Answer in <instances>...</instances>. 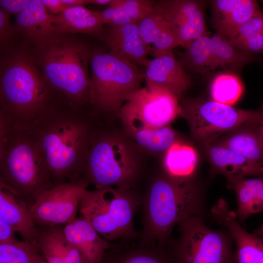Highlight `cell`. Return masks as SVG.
Masks as SVG:
<instances>
[{"mask_svg":"<svg viewBox=\"0 0 263 263\" xmlns=\"http://www.w3.org/2000/svg\"><path fill=\"white\" fill-rule=\"evenodd\" d=\"M0 60V129H29L64 100L46 82L29 46L13 42Z\"/></svg>","mask_w":263,"mask_h":263,"instance_id":"1","label":"cell"},{"mask_svg":"<svg viewBox=\"0 0 263 263\" xmlns=\"http://www.w3.org/2000/svg\"><path fill=\"white\" fill-rule=\"evenodd\" d=\"M92 115L65 101L54 106L29 129L51 173L54 187L79 180L96 129Z\"/></svg>","mask_w":263,"mask_h":263,"instance_id":"2","label":"cell"},{"mask_svg":"<svg viewBox=\"0 0 263 263\" xmlns=\"http://www.w3.org/2000/svg\"><path fill=\"white\" fill-rule=\"evenodd\" d=\"M51 89L73 109L90 113L88 66L93 50L74 35L56 37L30 47Z\"/></svg>","mask_w":263,"mask_h":263,"instance_id":"3","label":"cell"},{"mask_svg":"<svg viewBox=\"0 0 263 263\" xmlns=\"http://www.w3.org/2000/svg\"><path fill=\"white\" fill-rule=\"evenodd\" d=\"M204 202L193 180H177L165 173L158 176L142 198L143 229L137 241L166 246L176 224L189 217L202 215Z\"/></svg>","mask_w":263,"mask_h":263,"instance_id":"4","label":"cell"},{"mask_svg":"<svg viewBox=\"0 0 263 263\" xmlns=\"http://www.w3.org/2000/svg\"><path fill=\"white\" fill-rule=\"evenodd\" d=\"M0 186L30 208L54 187L51 173L29 129L0 131Z\"/></svg>","mask_w":263,"mask_h":263,"instance_id":"5","label":"cell"},{"mask_svg":"<svg viewBox=\"0 0 263 263\" xmlns=\"http://www.w3.org/2000/svg\"><path fill=\"white\" fill-rule=\"evenodd\" d=\"M89 94L91 114L109 117L118 115L128 96L141 88L144 72L110 52H92Z\"/></svg>","mask_w":263,"mask_h":263,"instance_id":"6","label":"cell"},{"mask_svg":"<svg viewBox=\"0 0 263 263\" xmlns=\"http://www.w3.org/2000/svg\"><path fill=\"white\" fill-rule=\"evenodd\" d=\"M142 198L131 188L107 187L86 189L80 199L78 210L98 233L108 241L137 240L133 218Z\"/></svg>","mask_w":263,"mask_h":263,"instance_id":"7","label":"cell"},{"mask_svg":"<svg viewBox=\"0 0 263 263\" xmlns=\"http://www.w3.org/2000/svg\"><path fill=\"white\" fill-rule=\"evenodd\" d=\"M138 171V159L130 145L110 131L96 129L79 180L96 189L131 188Z\"/></svg>","mask_w":263,"mask_h":263,"instance_id":"8","label":"cell"},{"mask_svg":"<svg viewBox=\"0 0 263 263\" xmlns=\"http://www.w3.org/2000/svg\"><path fill=\"white\" fill-rule=\"evenodd\" d=\"M179 114L187 121L193 137L210 144L247 123L261 121L263 111L247 110L197 97L179 100Z\"/></svg>","mask_w":263,"mask_h":263,"instance_id":"9","label":"cell"},{"mask_svg":"<svg viewBox=\"0 0 263 263\" xmlns=\"http://www.w3.org/2000/svg\"><path fill=\"white\" fill-rule=\"evenodd\" d=\"M178 225V237L171 238L167 245L174 249L180 263H237L230 234L209 228L202 215L189 217Z\"/></svg>","mask_w":263,"mask_h":263,"instance_id":"10","label":"cell"},{"mask_svg":"<svg viewBox=\"0 0 263 263\" xmlns=\"http://www.w3.org/2000/svg\"><path fill=\"white\" fill-rule=\"evenodd\" d=\"M179 109L178 98L169 91L146 85L128 96L118 115L127 130L155 129L168 126Z\"/></svg>","mask_w":263,"mask_h":263,"instance_id":"11","label":"cell"},{"mask_svg":"<svg viewBox=\"0 0 263 263\" xmlns=\"http://www.w3.org/2000/svg\"><path fill=\"white\" fill-rule=\"evenodd\" d=\"M88 184L67 182L45 191L30 208L37 227L67 225L76 218L79 203Z\"/></svg>","mask_w":263,"mask_h":263,"instance_id":"12","label":"cell"},{"mask_svg":"<svg viewBox=\"0 0 263 263\" xmlns=\"http://www.w3.org/2000/svg\"><path fill=\"white\" fill-rule=\"evenodd\" d=\"M202 0H156L152 8L175 35L179 46L188 44L207 32Z\"/></svg>","mask_w":263,"mask_h":263,"instance_id":"13","label":"cell"},{"mask_svg":"<svg viewBox=\"0 0 263 263\" xmlns=\"http://www.w3.org/2000/svg\"><path fill=\"white\" fill-rule=\"evenodd\" d=\"M214 220L225 226L236 242L237 263H263V238L247 232L237 221L236 212L220 199L211 209Z\"/></svg>","mask_w":263,"mask_h":263,"instance_id":"14","label":"cell"},{"mask_svg":"<svg viewBox=\"0 0 263 263\" xmlns=\"http://www.w3.org/2000/svg\"><path fill=\"white\" fill-rule=\"evenodd\" d=\"M150 59L144 72L147 85L160 87L169 91L179 99L192 85L189 76L172 51L156 54Z\"/></svg>","mask_w":263,"mask_h":263,"instance_id":"15","label":"cell"},{"mask_svg":"<svg viewBox=\"0 0 263 263\" xmlns=\"http://www.w3.org/2000/svg\"><path fill=\"white\" fill-rule=\"evenodd\" d=\"M53 14H49L41 0H30L17 16L13 27L15 37L30 47L55 38Z\"/></svg>","mask_w":263,"mask_h":263,"instance_id":"16","label":"cell"},{"mask_svg":"<svg viewBox=\"0 0 263 263\" xmlns=\"http://www.w3.org/2000/svg\"><path fill=\"white\" fill-rule=\"evenodd\" d=\"M138 22L109 26L101 39L112 54L146 67L150 60L147 56L151 51L139 33Z\"/></svg>","mask_w":263,"mask_h":263,"instance_id":"17","label":"cell"},{"mask_svg":"<svg viewBox=\"0 0 263 263\" xmlns=\"http://www.w3.org/2000/svg\"><path fill=\"white\" fill-rule=\"evenodd\" d=\"M210 3L216 33L228 39L234 38L241 26L259 9L254 0H213Z\"/></svg>","mask_w":263,"mask_h":263,"instance_id":"18","label":"cell"},{"mask_svg":"<svg viewBox=\"0 0 263 263\" xmlns=\"http://www.w3.org/2000/svg\"><path fill=\"white\" fill-rule=\"evenodd\" d=\"M64 232L79 252L83 263H101L105 253L113 244L102 237L82 216L65 225Z\"/></svg>","mask_w":263,"mask_h":263,"instance_id":"19","label":"cell"},{"mask_svg":"<svg viewBox=\"0 0 263 263\" xmlns=\"http://www.w3.org/2000/svg\"><path fill=\"white\" fill-rule=\"evenodd\" d=\"M0 220L10 225L22 240L37 246L40 237L27 204L0 186Z\"/></svg>","mask_w":263,"mask_h":263,"instance_id":"20","label":"cell"},{"mask_svg":"<svg viewBox=\"0 0 263 263\" xmlns=\"http://www.w3.org/2000/svg\"><path fill=\"white\" fill-rule=\"evenodd\" d=\"M55 36L87 34L102 38L105 23L99 11H92L84 6L70 7L61 13L54 15Z\"/></svg>","mask_w":263,"mask_h":263,"instance_id":"21","label":"cell"},{"mask_svg":"<svg viewBox=\"0 0 263 263\" xmlns=\"http://www.w3.org/2000/svg\"><path fill=\"white\" fill-rule=\"evenodd\" d=\"M216 171L227 181L251 175L263 176V167L214 143L203 145Z\"/></svg>","mask_w":263,"mask_h":263,"instance_id":"22","label":"cell"},{"mask_svg":"<svg viewBox=\"0 0 263 263\" xmlns=\"http://www.w3.org/2000/svg\"><path fill=\"white\" fill-rule=\"evenodd\" d=\"M38 250L48 263H83L78 250L65 237L61 225L38 227Z\"/></svg>","mask_w":263,"mask_h":263,"instance_id":"23","label":"cell"},{"mask_svg":"<svg viewBox=\"0 0 263 263\" xmlns=\"http://www.w3.org/2000/svg\"><path fill=\"white\" fill-rule=\"evenodd\" d=\"M261 121L244 124L213 143L263 167V146L259 133Z\"/></svg>","mask_w":263,"mask_h":263,"instance_id":"24","label":"cell"},{"mask_svg":"<svg viewBox=\"0 0 263 263\" xmlns=\"http://www.w3.org/2000/svg\"><path fill=\"white\" fill-rule=\"evenodd\" d=\"M198 161L197 152L193 147L177 141L165 152V173L177 180L192 181Z\"/></svg>","mask_w":263,"mask_h":263,"instance_id":"25","label":"cell"},{"mask_svg":"<svg viewBox=\"0 0 263 263\" xmlns=\"http://www.w3.org/2000/svg\"><path fill=\"white\" fill-rule=\"evenodd\" d=\"M210 44L211 70L221 67L238 70L258 60L253 54L240 50L228 38L216 33L210 37Z\"/></svg>","mask_w":263,"mask_h":263,"instance_id":"26","label":"cell"},{"mask_svg":"<svg viewBox=\"0 0 263 263\" xmlns=\"http://www.w3.org/2000/svg\"><path fill=\"white\" fill-rule=\"evenodd\" d=\"M228 187L236 194L238 203L236 214L238 219L244 222L250 215L256 213V208L263 187V176L253 179L242 178L227 181Z\"/></svg>","mask_w":263,"mask_h":263,"instance_id":"27","label":"cell"},{"mask_svg":"<svg viewBox=\"0 0 263 263\" xmlns=\"http://www.w3.org/2000/svg\"><path fill=\"white\" fill-rule=\"evenodd\" d=\"M183 52H177L180 62L194 73L205 75L211 70L210 33L207 32L191 42Z\"/></svg>","mask_w":263,"mask_h":263,"instance_id":"28","label":"cell"},{"mask_svg":"<svg viewBox=\"0 0 263 263\" xmlns=\"http://www.w3.org/2000/svg\"><path fill=\"white\" fill-rule=\"evenodd\" d=\"M127 131L140 147L151 152H165L177 141L175 132L169 125L155 129H132Z\"/></svg>","mask_w":263,"mask_h":263,"instance_id":"29","label":"cell"},{"mask_svg":"<svg viewBox=\"0 0 263 263\" xmlns=\"http://www.w3.org/2000/svg\"><path fill=\"white\" fill-rule=\"evenodd\" d=\"M244 86L240 77L232 72H224L216 75L210 82V99L218 103L232 106L241 97Z\"/></svg>","mask_w":263,"mask_h":263,"instance_id":"30","label":"cell"},{"mask_svg":"<svg viewBox=\"0 0 263 263\" xmlns=\"http://www.w3.org/2000/svg\"><path fill=\"white\" fill-rule=\"evenodd\" d=\"M43 260L37 246L23 240L0 244V263H38Z\"/></svg>","mask_w":263,"mask_h":263,"instance_id":"31","label":"cell"},{"mask_svg":"<svg viewBox=\"0 0 263 263\" xmlns=\"http://www.w3.org/2000/svg\"><path fill=\"white\" fill-rule=\"evenodd\" d=\"M139 243V242H138ZM163 247L157 244H143L118 256L109 263H167L158 253Z\"/></svg>","mask_w":263,"mask_h":263,"instance_id":"32","label":"cell"},{"mask_svg":"<svg viewBox=\"0 0 263 263\" xmlns=\"http://www.w3.org/2000/svg\"><path fill=\"white\" fill-rule=\"evenodd\" d=\"M155 2L153 0H112L109 6L119 8L133 21L139 22L149 15Z\"/></svg>","mask_w":263,"mask_h":263,"instance_id":"33","label":"cell"},{"mask_svg":"<svg viewBox=\"0 0 263 263\" xmlns=\"http://www.w3.org/2000/svg\"><path fill=\"white\" fill-rule=\"evenodd\" d=\"M263 33V12L258 9L248 20L243 24L236 36L230 39L234 42Z\"/></svg>","mask_w":263,"mask_h":263,"instance_id":"34","label":"cell"},{"mask_svg":"<svg viewBox=\"0 0 263 263\" xmlns=\"http://www.w3.org/2000/svg\"><path fill=\"white\" fill-rule=\"evenodd\" d=\"M101 18L105 23L109 26H120L135 23L129 17L118 8L110 6L99 11Z\"/></svg>","mask_w":263,"mask_h":263,"instance_id":"35","label":"cell"},{"mask_svg":"<svg viewBox=\"0 0 263 263\" xmlns=\"http://www.w3.org/2000/svg\"><path fill=\"white\" fill-rule=\"evenodd\" d=\"M15 37L13 25L10 20V15L0 8V52L13 42Z\"/></svg>","mask_w":263,"mask_h":263,"instance_id":"36","label":"cell"},{"mask_svg":"<svg viewBox=\"0 0 263 263\" xmlns=\"http://www.w3.org/2000/svg\"><path fill=\"white\" fill-rule=\"evenodd\" d=\"M232 43L240 50L253 55L263 53V33Z\"/></svg>","mask_w":263,"mask_h":263,"instance_id":"37","label":"cell"},{"mask_svg":"<svg viewBox=\"0 0 263 263\" xmlns=\"http://www.w3.org/2000/svg\"><path fill=\"white\" fill-rule=\"evenodd\" d=\"M30 0H0V8L8 14L17 16L27 5Z\"/></svg>","mask_w":263,"mask_h":263,"instance_id":"38","label":"cell"},{"mask_svg":"<svg viewBox=\"0 0 263 263\" xmlns=\"http://www.w3.org/2000/svg\"><path fill=\"white\" fill-rule=\"evenodd\" d=\"M16 233L10 225L0 220V244H11L19 241L16 236Z\"/></svg>","mask_w":263,"mask_h":263,"instance_id":"39","label":"cell"},{"mask_svg":"<svg viewBox=\"0 0 263 263\" xmlns=\"http://www.w3.org/2000/svg\"><path fill=\"white\" fill-rule=\"evenodd\" d=\"M41 1L46 9L55 15L61 13L68 8L62 0H41Z\"/></svg>","mask_w":263,"mask_h":263,"instance_id":"40","label":"cell"},{"mask_svg":"<svg viewBox=\"0 0 263 263\" xmlns=\"http://www.w3.org/2000/svg\"><path fill=\"white\" fill-rule=\"evenodd\" d=\"M62 1L68 7L84 6L90 4V0H62Z\"/></svg>","mask_w":263,"mask_h":263,"instance_id":"41","label":"cell"},{"mask_svg":"<svg viewBox=\"0 0 263 263\" xmlns=\"http://www.w3.org/2000/svg\"><path fill=\"white\" fill-rule=\"evenodd\" d=\"M256 213L263 212V187L261 191L260 194L256 208Z\"/></svg>","mask_w":263,"mask_h":263,"instance_id":"42","label":"cell"},{"mask_svg":"<svg viewBox=\"0 0 263 263\" xmlns=\"http://www.w3.org/2000/svg\"><path fill=\"white\" fill-rule=\"evenodd\" d=\"M112 0H90V4H96L99 5H109Z\"/></svg>","mask_w":263,"mask_h":263,"instance_id":"43","label":"cell"},{"mask_svg":"<svg viewBox=\"0 0 263 263\" xmlns=\"http://www.w3.org/2000/svg\"><path fill=\"white\" fill-rule=\"evenodd\" d=\"M253 234L263 238V223L258 228L254 230Z\"/></svg>","mask_w":263,"mask_h":263,"instance_id":"44","label":"cell"},{"mask_svg":"<svg viewBox=\"0 0 263 263\" xmlns=\"http://www.w3.org/2000/svg\"><path fill=\"white\" fill-rule=\"evenodd\" d=\"M259 133L263 146V119L261 122L259 127Z\"/></svg>","mask_w":263,"mask_h":263,"instance_id":"45","label":"cell"},{"mask_svg":"<svg viewBox=\"0 0 263 263\" xmlns=\"http://www.w3.org/2000/svg\"><path fill=\"white\" fill-rule=\"evenodd\" d=\"M38 263H48L44 259V260L39 262Z\"/></svg>","mask_w":263,"mask_h":263,"instance_id":"46","label":"cell"},{"mask_svg":"<svg viewBox=\"0 0 263 263\" xmlns=\"http://www.w3.org/2000/svg\"><path fill=\"white\" fill-rule=\"evenodd\" d=\"M261 110L263 111V104L261 108Z\"/></svg>","mask_w":263,"mask_h":263,"instance_id":"47","label":"cell"}]
</instances>
